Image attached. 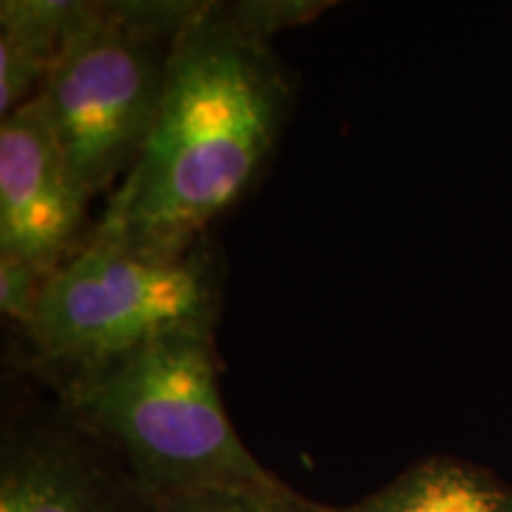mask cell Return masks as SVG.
I'll list each match as a JSON object with an SVG mask.
<instances>
[{"label":"cell","instance_id":"5b68a950","mask_svg":"<svg viewBox=\"0 0 512 512\" xmlns=\"http://www.w3.org/2000/svg\"><path fill=\"white\" fill-rule=\"evenodd\" d=\"M38 98L0 124V256L55 273L83 247L88 202Z\"/></svg>","mask_w":512,"mask_h":512},{"label":"cell","instance_id":"3957f363","mask_svg":"<svg viewBox=\"0 0 512 512\" xmlns=\"http://www.w3.org/2000/svg\"><path fill=\"white\" fill-rule=\"evenodd\" d=\"M219 306V266L204 245L155 256L86 238L50 275L27 335L67 384L169 332L214 328Z\"/></svg>","mask_w":512,"mask_h":512},{"label":"cell","instance_id":"8fae6325","mask_svg":"<svg viewBox=\"0 0 512 512\" xmlns=\"http://www.w3.org/2000/svg\"><path fill=\"white\" fill-rule=\"evenodd\" d=\"M50 275L46 268L17 256H0V311L29 330Z\"/></svg>","mask_w":512,"mask_h":512},{"label":"cell","instance_id":"9c48e42d","mask_svg":"<svg viewBox=\"0 0 512 512\" xmlns=\"http://www.w3.org/2000/svg\"><path fill=\"white\" fill-rule=\"evenodd\" d=\"M152 512H325L297 496L287 484L259 489H197L159 496L150 501Z\"/></svg>","mask_w":512,"mask_h":512},{"label":"cell","instance_id":"52a82bcc","mask_svg":"<svg viewBox=\"0 0 512 512\" xmlns=\"http://www.w3.org/2000/svg\"><path fill=\"white\" fill-rule=\"evenodd\" d=\"M325 512H512V486L484 467L437 456L406 467L358 503Z\"/></svg>","mask_w":512,"mask_h":512},{"label":"cell","instance_id":"ba28073f","mask_svg":"<svg viewBox=\"0 0 512 512\" xmlns=\"http://www.w3.org/2000/svg\"><path fill=\"white\" fill-rule=\"evenodd\" d=\"M81 3L3 0L0 3V112L36 98L60 55Z\"/></svg>","mask_w":512,"mask_h":512},{"label":"cell","instance_id":"30bf717a","mask_svg":"<svg viewBox=\"0 0 512 512\" xmlns=\"http://www.w3.org/2000/svg\"><path fill=\"white\" fill-rule=\"evenodd\" d=\"M226 15L233 19L235 27L245 34L271 43L278 31L294 29L299 24L311 22L330 3H313V0H247V3L223 5Z\"/></svg>","mask_w":512,"mask_h":512},{"label":"cell","instance_id":"6da1fadb","mask_svg":"<svg viewBox=\"0 0 512 512\" xmlns=\"http://www.w3.org/2000/svg\"><path fill=\"white\" fill-rule=\"evenodd\" d=\"M292 93L271 43L204 5L171 46L150 138L88 238L155 256L195 249L264 169Z\"/></svg>","mask_w":512,"mask_h":512},{"label":"cell","instance_id":"7a4b0ae2","mask_svg":"<svg viewBox=\"0 0 512 512\" xmlns=\"http://www.w3.org/2000/svg\"><path fill=\"white\" fill-rule=\"evenodd\" d=\"M64 411L117 453L147 501L280 484L228 420L214 328L169 332L67 382Z\"/></svg>","mask_w":512,"mask_h":512},{"label":"cell","instance_id":"277c9868","mask_svg":"<svg viewBox=\"0 0 512 512\" xmlns=\"http://www.w3.org/2000/svg\"><path fill=\"white\" fill-rule=\"evenodd\" d=\"M174 41L124 22L110 3H81L36 93L64 157L91 195L119 185L155 126Z\"/></svg>","mask_w":512,"mask_h":512},{"label":"cell","instance_id":"8992f818","mask_svg":"<svg viewBox=\"0 0 512 512\" xmlns=\"http://www.w3.org/2000/svg\"><path fill=\"white\" fill-rule=\"evenodd\" d=\"M86 437V427L67 413V425L38 427L5 444L0 512H136L152 508L136 482L121 484L114 479L98 453L86 444Z\"/></svg>","mask_w":512,"mask_h":512}]
</instances>
